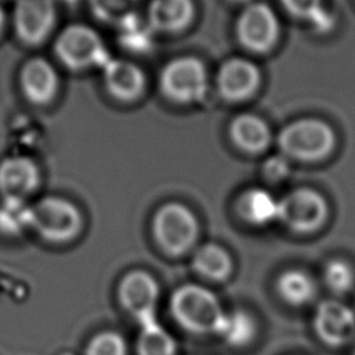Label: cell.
<instances>
[{
  "instance_id": "27",
  "label": "cell",
  "mask_w": 355,
  "mask_h": 355,
  "mask_svg": "<svg viewBox=\"0 0 355 355\" xmlns=\"http://www.w3.org/2000/svg\"><path fill=\"white\" fill-rule=\"evenodd\" d=\"M86 355H128V345L119 333L101 331L89 341Z\"/></svg>"
},
{
  "instance_id": "7",
  "label": "cell",
  "mask_w": 355,
  "mask_h": 355,
  "mask_svg": "<svg viewBox=\"0 0 355 355\" xmlns=\"http://www.w3.org/2000/svg\"><path fill=\"white\" fill-rule=\"evenodd\" d=\"M55 24V0H14L12 26L24 46L43 44L53 33Z\"/></svg>"
},
{
  "instance_id": "15",
  "label": "cell",
  "mask_w": 355,
  "mask_h": 355,
  "mask_svg": "<svg viewBox=\"0 0 355 355\" xmlns=\"http://www.w3.org/2000/svg\"><path fill=\"white\" fill-rule=\"evenodd\" d=\"M104 68V82L108 92L123 101L135 100L144 90L146 79L139 67L123 60H108Z\"/></svg>"
},
{
  "instance_id": "1",
  "label": "cell",
  "mask_w": 355,
  "mask_h": 355,
  "mask_svg": "<svg viewBox=\"0 0 355 355\" xmlns=\"http://www.w3.org/2000/svg\"><path fill=\"white\" fill-rule=\"evenodd\" d=\"M169 306L179 326L194 334L216 336L226 313L211 290L193 283L178 287Z\"/></svg>"
},
{
  "instance_id": "17",
  "label": "cell",
  "mask_w": 355,
  "mask_h": 355,
  "mask_svg": "<svg viewBox=\"0 0 355 355\" xmlns=\"http://www.w3.org/2000/svg\"><path fill=\"white\" fill-rule=\"evenodd\" d=\"M237 209L240 216L252 226H266L279 219V201L269 191L258 187L241 194Z\"/></svg>"
},
{
  "instance_id": "29",
  "label": "cell",
  "mask_w": 355,
  "mask_h": 355,
  "mask_svg": "<svg viewBox=\"0 0 355 355\" xmlns=\"http://www.w3.org/2000/svg\"><path fill=\"white\" fill-rule=\"evenodd\" d=\"M6 12H4V8L1 7V4H0V36L3 35V31H4V28H6Z\"/></svg>"
},
{
  "instance_id": "19",
  "label": "cell",
  "mask_w": 355,
  "mask_h": 355,
  "mask_svg": "<svg viewBox=\"0 0 355 355\" xmlns=\"http://www.w3.org/2000/svg\"><path fill=\"white\" fill-rule=\"evenodd\" d=\"M191 265L202 277L214 282H222L232 273V258L227 251L214 243L198 247L193 255Z\"/></svg>"
},
{
  "instance_id": "3",
  "label": "cell",
  "mask_w": 355,
  "mask_h": 355,
  "mask_svg": "<svg viewBox=\"0 0 355 355\" xmlns=\"http://www.w3.org/2000/svg\"><path fill=\"white\" fill-rule=\"evenodd\" d=\"M53 51L62 65L73 71L104 67L110 60L97 32L80 24L65 26L57 35Z\"/></svg>"
},
{
  "instance_id": "30",
  "label": "cell",
  "mask_w": 355,
  "mask_h": 355,
  "mask_svg": "<svg viewBox=\"0 0 355 355\" xmlns=\"http://www.w3.org/2000/svg\"><path fill=\"white\" fill-rule=\"evenodd\" d=\"M233 1H237V3H243V1H247V0H233Z\"/></svg>"
},
{
  "instance_id": "9",
  "label": "cell",
  "mask_w": 355,
  "mask_h": 355,
  "mask_svg": "<svg viewBox=\"0 0 355 355\" xmlns=\"http://www.w3.org/2000/svg\"><path fill=\"white\" fill-rule=\"evenodd\" d=\"M162 92L178 103H193L205 94L207 73L200 60L182 57L171 61L161 73Z\"/></svg>"
},
{
  "instance_id": "5",
  "label": "cell",
  "mask_w": 355,
  "mask_h": 355,
  "mask_svg": "<svg viewBox=\"0 0 355 355\" xmlns=\"http://www.w3.org/2000/svg\"><path fill=\"white\" fill-rule=\"evenodd\" d=\"M282 150L301 161H316L327 157L336 146L333 129L319 119H300L287 125L280 136Z\"/></svg>"
},
{
  "instance_id": "28",
  "label": "cell",
  "mask_w": 355,
  "mask_h": 355,
  "mask_svg": "<svg viewBox=\"0 0 355 355\" xmlns=\"http://www.w3.org/2000/svg\"><path fill=\"white\" fill-rule=\"evenodd\" d=\"M265 169L268 171V175L272 176V179H279L286 171V164L282 159H270L268 161Z\"/></svg>"
},
{
  "instance_id": "6",
  "label": "cell",
  "mask_w": 355,
  "mask_h": 355,
  "mask_svg": "<svg viewBox=\"0 0 355 355\" xmlns=\"http://www.w3.org/2000/svg\"><path fill=\"white\" fill-rule=\"evenodd\" d=\"M327 202L312 189H297L279 201V220L291 232L313 233L327 219Z\"/></svg>"
},
{
  "instance_id": "21",
  "label": "cell",
  "mask_w": 355,
  "mask_h": 355,
  "mask_svg": "<svg viewBox=\"0 0 355 355\" xmlns=\"http://www.w3.org/2000/svg\"><path fill=\"white\" fill-rule=\"evenodd\" d=\"M257 333V324L245 311H230L225 313L222 324L216 333L230 347L248 345Z\"/></svg>"
},
{
  "instance_id": "18",
  "label": "cell",
  "mask_w": 355,
  "mask_h": 355,
  "mask_svg": "<svg viewBox=\"0 0 355 355\" xmlns=\"http://www.w3.org/2000/svg\"><path fill=\"white\" fill-rule=\"evenodd\" d=\"M230 136L236 146L247 153L263 151L270 141L268 125L255 115H240L230 125Z\"/></svg>"
},
{
  "instance_id": "2",
  "label": "cell",
  "mask_w": 355,
  "mask_h": 355,
  "mask_svg": "<svg viewBox=\"0 0 355 355\" xmlns=\"http://www.w3.org/2000/svg\"><path fill=\"white\" fill-rule=\"evenodd\" d=\"M82 226L80 211L64 197L46 196L31 202L29 229L46 241L68 243L80 233Z\"/></svg>"
},
{
  "instance_id": "24",
  "label": "cell",
  "mask_w": 355,
  "mask_h": 355,
  "mask_svg": "<svg viewBox=\"0 0 355 355\" xmlns=\"http://www.w3.org/2000/svg\"><path fill=\"white\" fill-rule=\"evenodd\" d=\"M29 208L28 201L1 200L0 201V230L17 233L22 229H29Z\"/></svg>"
},
{
  "instance_id": "11",
  "label": "cell",
  "mask_w": 355,
  "mask_h": 355,
  "mask_svg": "<svg viewBox=\"0 0 355 355\" xmlns=\"http://www.w3.org/2000/svg\"><path fill=\"white\" fill-rule=\"evenodd\" d=\"M316 336L330 347H344L355 341V311L343 301H322L313 316Z\"/></svg>"
},
{
  "instance_id": "8",
  "label": "cell",
  "mask_w": 355,
  "mask_h": 355,
  "mask_svg": "<svg viewBox=\"0 0 355 355\" xmlns=\"http://www.w3.org/2000/svg\"><path fill=\"white\" fill-rule=\"evenodd\" d=\"M159 287L146 270H130L118 286V298L123 309L140 327L157 323V302Z\"/></svg>"
},
{
  "instance_id": "12",
  "label": "cell",
  "mask_w": 355,
  "mask_h": 355,
  "mask_svg": "<svg viewBox=\"0 0 355 355\" xmlns=\"http://www.w3.org/2000/svg\"><path fill=\"white\" fill-rule=\"evenodd\" d=\"M237 35L244 47L257 53H263L277 40L279 21L273 10L266 4L254 3L240 15Z\"/></svg>"
},
{
  "instance_id": "20",
  "label": "cell",
  "mask_w": 355,
  "mask_h": 355,
  "mask_svg": "<svg viewBox=\"0 0 355 355\" xmlns=\"http://www.w3.org/2000/svg\"><path fill=\"white\" fill-rule=\"evenodd\" d=\"M276 290L280 298L293 306L306 305L316 295L315 282L301 269L284 270L276 280Z\"/></svg>"
},
{
  "instance_id": "23",
  "label": "cell",
  "mask_w": 355,
  "mask_h": 355,
  "mask_svg": "<svg viewBox=\"0 0 355 355\" xmlns=\"http://www.w3.org/2000/svg\"><path fill=\"white\" fill-rule=\"evenodd\" d=\"M323 280L333 294L345 295L355 287V269L345 259H330L323 269Z\"/></svg>"
},
{
  "instance_id": "4",
  "label": "cell",
  "mask_w": 355,
  "mask_h": 355,
  "mask_svg": "<svg viewBox=\"0 0 355 355\" xmlns=\"http://www.w3.org/2000/svg\"><path fill=\"white\" fill-rule=\"evenodd\" d=\"M153 233L168 255L187 252L197 241L198 223L194 214L179 202L164 204L154 215Z\"/></svg>"
},
{
  "instance_id": "14",
  "label": "cell",
  "mask_w": 355,
  "mask_h": 355,
  "mask_svg": "<svg viewBox=\"0 0 355 355\" xmlns=\"http://www.w3.org/2000/svg\"><path fill=\"white\" fill-rule=\"evenodd\" d=\"M258 68L244 58H232L225 62L218 73V87L220 94L232 101L250 97L259 85Z\"/></svg>"
},
{
  "instance_id": "10",
  "label": "cell",
  "mask_w": 355,
  "mask_h": 355,
  "mask_svg": "<svg viewBox=\"0 0 355 355\" xmlns=\"http://www.w3.org/2000/svg\"><path fill=\"white\" fill-rule=\"evenodd\" d=\"M37 162L25 153L11 154L0 161V198L28 201L40 184Z\"/></svg>"
},
{
  "instance_id": "16",
  "label": "cell",
  "mask_w": 355,
  "mask_h": 355,
  "mask_svg": "<svg viewBox=\"0 0 355 355\" xmlns=\"http://www.w3.org/2000/svg\"><path fill=\"white\" fill-rule=\"evenodd\" d=\"M194 15L191 0H153L148 24L161 32H178L187 26Z\"/></svg>"
},
{
  "instance_id": "22",
  "label": "cell",
  "mask_w": 355,
  "mask_h": 355,
  "mask_svg": "<svg viewBox=\"0 0 355 355\" xmlns=\"http://www.w3.org/2000/svg\"><path fill=\"white\" fill-rule=\"evenodd\" d=\"M139 355H176L175 338L157 322L140 327L137 343Z\"/></svg>"
},
{
  "instance_id": "31",
  "label": "cell",
  "mask_w": 355,
  "mask_h": 355,
  "mask_svg": "<svg viewBox=\"0 0 355 355\" xmlns=\"http://www.w3.org/2000/svg\"><path fill=\"white\" fill-rule=\"evenodd\" d=\"M64 1H68V3H72V1H76V0H64Z\"/></svg>"
},
{
  "instance_id": "25",
  "label": "cell",
  "mask_w": 355,
  "mask_h": 355,
  "mask_svg": "<svg viewBox=\"0 0 355 355\" xmlns=\"http://www.w3.org/2000/svg\"><path fill=\"white\" fill-rule=\"evenodd\" d=\"M137 0H90L93 12L101 19L123 24L133 17V6Z\"/></svg>"
},
{
  "instance_id": "13",
  "label": "cell",
  "mask_w": 355,
  "mask_h": 355,
  "mask_svg": "<svg viewBox=\"0 0 355 355\" xmlns=\"http://www.w3.org/2000/svg\"><path fill=\"white\" fill-rule=\"evenodd\" d=\"M18 85L25 100L33 105L50 104L60 89L54 65L43 57H31L19 68Z\"/></svg>"
},
{
  "instance_id": "26",
  "label": "cell",
  "mask_w": 355,
  "mask_h": 355,
  "mask_svg": "<svg viewBox=\"0 0 355 355\" xmlns=\"http://www.w3.org/2000/svg\"><path fill=\"white\" fill-rule=\"evenodd\" d=\"M288 12L312 21L318 28L326 29L331 21L322 8V0H282Z\"/></svg>"
}]
</instances>
